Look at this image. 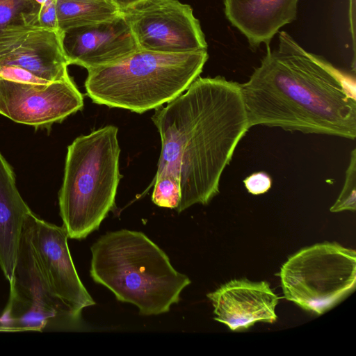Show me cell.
Segmentation results:
<instances>
[{"mask_svg": "<svg viewBox=\"0 0 356 356\" xmlns=\"http://www.w3.org/2000/svg\"><path fill=\"white\" fill-rule=\"evenodd\" d=\"M161 140L156 173L179 177L181 213L207 204L236 147L250 129L240 83L222 76L197 77L152 117Z\"/></svg>", "mask_w": 356, "mask_h": 356, "instance_id": "cell-1", "label": "cell"}, {"mask_svg": "<svg viewBox=\"0 0 356 356\" xmlns=\"http://www.w3.org/2000/svg\"><path fill=\"white\" fill-rule=\"evenodd\" d=\"M240 87L250 128L356 138L355 86L286 31Z\"/></svg>", "mask_w": 356, "mask_h": 356, "instance_id": "cell-2", "label": "cell"}, {"mask_svg": "<svg viewBox=\"0 0 356 356\" xmlns=\"http://www.w3.org/2000/svg\"><path fill=\"white\" fill-rule=\"evenodd\" d=\"M90 275L118 301L136 306L140 314L169 312L190 279L172 266L165 252L143 233L120 229L102 236L91 246Z\"/></svg>", "mask_w": 356, "mask_h": 356, "instance_id": "cell-3", "label": "cell"}, {"mask_svg": "<svg viewBox=\"0 0 356 356\" xmlns=\"http://www.w3.org/2000/svg\"><path fill=\"white\" fill-rule=\"evenodd\" d=\"M207 50L163 53L138 49L88 71L87 95L94 103L143 113L182 94L202 72Z\"/></svg>", "mask_w": 356, "mask_h": 356, "instance_id": "cell-4", "label": "cell"}, {"mask_svg": "<svg viewBox=\"0 0 356 356\" xmlns=\"http://www.w3.org/2000/svg\"><path fill=\"white\" fill-rule=\"evenodd\" d=\"M118 131L107 125L67 147L58 204L69 238H86L115 208L120 180Z\"/></svg>", "mask_w": 356, "mask_h": 356, "instance_id": "cell-5", "label": "cell"}, {"mask_svg": "<svg viewBox=\"0 0 356 356\" xmlns=\"http://www.w3.org/2000/svg\"><path fill=\"white\" fill-rule=\"evenodd\" d=\"M280 277L286 300L321 314L355 289L356 254L335 243L316 244L290 257Z\"/></svg>", "mask_w": 356, "mask_h": 356, "instance_id": "cell-6", "label": "cell"}, {"mask_svg": "<svg viewBox=\"0 0 356 356\" xmlns=\"http://www.w3.org/2000/svg\"><path fill=\"white\" fill-rule=\"evenodd\" d=\"M81 318V314L71 310L49 289L23 230L8 301L0 315L1 330L74 329L79 327Z\"/></svg>", "mask_w": 356, "mask_h": 356, "instance_id": "cell-7", "label": "cell"}, {"mask_svg": "<svg viewBox=\"0 0 356 356\" xmlns=\"http://www.w3.org/2000/svg\"><path fill=\"white\" fill-rule=\"evenodd\" d=\"M139 49L186 53L207 50L192 8L177 0H138L120 8Z\"/></svg>", "mask_w": 356, "mask_h": 356, "instance_id": "cell-8", "label": "cell"}, {"mask_svg": "<svg viewBox=\"0 0 356 356\" xmlns=\"http://www.w3.org/2000/svg\"><path fill=\"white\" fill-rule=\"evenodd\" d=\"M24 230L44 278L53 294L74 312L95 304L81 281L67 244L64 227L31 211Z\"/></svg>", "mask_w": 356, "mask_h": 356, "instance_id": "cell-9", "label": "cell"}, {"mask_svg": "<svg viewBox=\"0 0 356 356\" xmlns=\"http://www.w3.org/2000/svg\"><path fill=\"white\" fill-rule=\"evenodd\" d=\"M83 97L70 77L47 84L0 79V114L34 127H49L81 110Z\"/></svg>", "mask_w": 356, "mask_h": 356, "instance_id": "cell-10", "label": "cell"}, {"mask_svg": "<svg viewBox=\"0 0 356 356\" xmlns=\"http://www.w3.org/2000/svg\"><path fill=\"white\" fill-rule=\"evenodd\" d=\"M62 32L26 23L3 27L0 30V65L21 67L49 82L70 77Z\"/></svg>", "mask_w": 356, "mask_h": 356, "instance_id": "cell-11", "label": "cell"}, {"mask_svg": "<svg viewBox=\"0 0 356 356\" xmlns=\"http://www.w3.org/2000/svg\"><path fill=\"white\" fill-rule=\"evenodd\" d=\"M61 41L68 64L88 71L115 63L139 49L121 14L111 20L65 30Z\"/></svg>", "mask_w": 356, "mask_h": 356, "instance_id": "cell-12", "label": "cell"}, {"mask_svg": "<svg viewBox=\"0 0 356 356\" xmlns=\"http://www.w3.org/2000/svg\"><path fill=\"white\" fill-rule=\"evenodd\" d=\"M215 320L232 330L248 329L257 322L274 323L279 298L266 282L234 280L207 294Z\"/></svg>", "mask_w": 356, "mask_h": 356, "instance_id": "cell-13", "label": "cell"}, {"mask_svg": "<svg viewBox=\"0 0 356 356\" xmlns=\"http://www.w3.org/2000/svg\"><path fill=\"white\" fill-rule=\"evenodd\" d=\"M299 0H224L225 14L250 45L267 46L279 30L296 19Z\"/></svg>", "mask_w": 356, "mask_h": 356, "instance_id": "cell-14", "label": "cell"}, {"mask_svg": "<svg viewBox=\"0 0 356 356\" xmlns=\"http://www.w3.org/2000/svg\"><path fill=\"white\" fill-rule=\"evenodd\" d=\"M32 211L17 188L14 171L0 152V268L13 277L24 225Z\"/></svg>", "mask_w": 356, "mask_h": 356, "instance_id": "cell-15", "label": "cell"}, {"mask_svg": "<svg viewBox=\"0 0 356 356\" xmlns=\"http://www.w3.org/2000/svg\"><path fill=\"white\" fill-rule=\"evenodd\" d=\"M60 31L111 20L120 15L112 0H56Z\"/></svg>", "mask_w": 356, "mask_h": 356, "instance_id": "cell-16", "label": "cell"}, {"mask_svg": "<svg viewBox=\"0 0 356 356\" xmlns=\"http://www.w3.org/2000/svg\"><path fill=\"white\" fill-rule=\"evenodd\" d=\"M152 195V202L161 207L177 209L181 200L179 177L170 171L156 173Z\"/></svg>", "mask_w": 356, "mask_h": 356, "instance_id": "cell-17", "label": "cell"}, {"mask_svg": "<svg viewBox=\"0 0 356 356\" xmlns=\"http://www.w3.org/2000/svg\"><path fill=\"white\" fill-rule=\"evenodd\" d=\"M39 6L34 0H0V30L10 24L26 23Z\"/></svg>", "mask_w": 356, "mask_h": 356, "instance_id": "cell-18", "label": "cell"}, {"mask_svg": "<svg viewBox=\"0 0 356 356\" xmlns=\"http://www.w3.org/2000/svg\"><path fill=\"white\" fill-rule=\"evenodd\" d=\"M356 149L350 154L349 165L346 171L343 188L337 201L330 208L331 212L345 210L355 211L356 209Z\"/></svg>", "mask_w": 356, "mask_h": 356, "instance_id": "cell-19", "label": "cell"}, {"mask_svg": "<svg viewBox=\"0 0 356 356\" xmlns=\"http://www.w3.org/2000/svg\"><path fill=\"white\" fill-rule=\"evenodd\" d=\"M0 79L31 84H47L51 83L42 79L30 71L15 65H0Z\"/></svg>", "mask_w": 356, "mask_h": 356, "instance_id": "cell-20", "label": "cell"}, {"mask_svg": "<svg viewBox=\"0 0 356 356\" xmlns=\"http://www.w3.org/2000/svg\"><path fill=\"white\" fill-rule=\"evenodd\" d=\"M28 24L60 30L56 14V0H48L40 5Z\"/></svg>", "mask_w": 356, "mask_h": 356, "instance_id": "cell-21", "label": "cell"}, {"mask_svg": "<svg viewBox=\"0 0 356 356\" xmlns=\"http://www.w3.org/2000/svg\"><path fill=\"white\" fill-rule=\"evenodd\" d=\"M243 183L249 193L259 195L267 192L270 188L272 180L266 172H258L247 177L243 180Z\"/></svg>", "mask_w": 356, "mask_h": 356, "instance_id": "cell-22", "label": "cell"}, {"mask_svg": "<svg viewBox=\"0 0 356 356\" xmlns=\"http://www.w3.org/2000/svg\"><path fill=\"white\" fill-rule=\"evenodd\" d=\"M120 8L127 7V6L138 1V0H112Z\"/></svg>", "mask_w": 356, "mask_h": 356, "instance_id": "cell-23", "label": "cell"}, {"mask_svg": "<svg viewBox=\"0 0 356 356\" xmlns=\"http://www.w3.org/2000/svg\"><path fill=\"white\" fill-rule=\"evenodd\" d=\"M38 5H42L45 3L48 0H34Z\"/></svg>", "mask_w": 356, "mask_h": 356, "instance_id": "cell-24", "label": "cell"}, {"mask_svg": "<svg viewBox=\"0 0 356 356\" xmlns=\"http://www.w3.org/2000/svg\"><path fill=\"white\" fill-rule=\"evenodd\" d=\"M0 332H2V331H1V328H0Z\"/></svg>", "mask_w": 356, "mask_h": 356, "instance_id": "cell-25", "label": "cell"}]
</instances>
